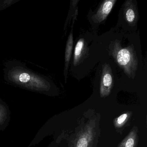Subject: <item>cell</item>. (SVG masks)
<instances>
[{"label":"cell","instance_id":"cell-5","mask_svg":"<svg viewBox=\"0 0 147 147\" xmlns=\"http://www.w3.org/2000/svg\"><path fill=\"white\" fill-rule=\"evenodd\" d=\"M132 1H127L125 3L124 15L127 22L133 24L137 20V13Z\"/></svg>","mask_w":147,"mask_h":147},{"label":"cell","instance_id":"cell-3","mask_svg":"<svg viewBox=\"0 0 147 147\" xmlns=\"http://www.w3.org/2000/svg\"><path fill=\"white\" fill-rule=\"evenodd\" d=\"M116 1V0H108L104 1L96 13L92 17V21L96 24L104 21L111 12Z\"/></svg>","mask_w":147,"mask_h":147},{"label":"cell","instance_id":"cell-6","mask_svg":"<svg viewBox=\"0 0 147 147\" xmlns=\"http://www.w3.org/2000/svg\"><path fill=\"white\" fill-rule=\"evenodd\" d=\"M74 19L75 18H74L73 25H72V30H71L70 34L69 36L67 41L66 50H65V68H64L65 81H67L68 69L69 64V61H70V58H71L72 49H73V42H74V41H73V30L74 22Z\"/></svg>","mask_w":147,"mask_h":147},{"label":"cell","instance_id":"cell-2","mask_svg":"<svg viewBox=\"0 0 147 147\" xmlns=\"http://www.w3.org/2000/svg\"><path fill=\"white\" fill-rule=\"evenodd\" d=\"M113 86V77L110 65L105 63L103 65L100 86L101 97L108 96Z\"/></svg>","mask_w":147,"mask_h":147},{"label":"cell","instance_id":"cell-1","mask_svg":"<svg viewBox=\"0 0 147 147\" xmlns=\"http://www.w3.org/2000/svg\"><path fill=\"white\" fill-rule=\"evenodd\" d=\"M113 57L129 78L134 79L138 67V60L134 47L122 48L119 41L116 40L111 45Z\"/></svg>","mask_w":147,"mask_h":147},{"label":"cell","instance_id":"cell-4","mask_svg":"<svg viewBox=\"0 0 147 147\" xmlns=\"http://www.w3.org/2000/svg\"><path fill=\"white\" fill-rule=\"evenodd\" d=\"M87 49L85 40L83 38H81L77 42L75 49L74 57V64L75 66L79 65L82 62L86 55Z\"/></svg>","mask_w":147,"mask_h":147},{"label":"cell","instance_id":"cell-8","mask_svg":"<svg viewBox=\"0 0 147 147\" xmlns=\"http://www.w3.org/2000/svg\"><path fill=\"white\" fill-rule=\"evenodd\" d=\"M88 141L86 138L82 137L77 142L76 147H88Z\"/></svg>","mask_w":147,"mask_h":147},{"label":"cell","instance_id":"cell-9","mask_svg":"<svg viewBox=\"0 0 147 147\" xmlns=\"http://www.w3.org/2000/svg\"><path fill=\"white\" fill-rule=\"evenodd\" d=\"M128 115L126 113L122 114L118 118L117 120V125H118L123 124L127 119Z\"/></svg>","mask_w":147,"mask_h":147},{"label":"cell","instance_id":"cell-7","mask_svg":"<svg viewBox=\"0 0 147 147\" xmlns=\"http://www.w3.org/2000/svg\"><path fill=\"white\" fill-rule=\"evenodd\" d=\"M135 133L131 132L126 138V139H125L120 147H134L135 144Z\"/></svg>","mask_w":147,"mask_h":147}]
</instances>
